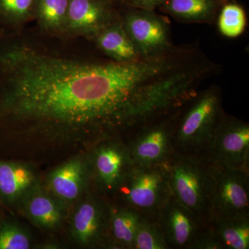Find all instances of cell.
<instances>
[{"instance_id": "6da1fadb", "label": "cell", "mask_w": 249, "mask_h": 249, "mask_svg": "<svg viewBox=\"0 0 249 249\" xmlns=\"http://www.w3.org/2000/svg\"><path fill=\"white\" fill-rule=\"evenodd\" d=\"M0 31V116L27 130L80 133L98 140L120 132L127 91L114 60L76 56L21 30Z\"/></svg>"}, {"instance_id": "7a4b0ae2", "label": "cell", "mask_w": 249, "mask_h": 249, "mask_svg": "<svg viewBox=\"0 0 249 249\" xmlns=\"http://www.w3.org/2000/svg\"><path fill=\"white\" fill-rule=\"evenodd\" d=\"M221 90L210 87L181 107L173 116L175 152L206 155L224 110Z\"/></svg>"}, {"instance_id": "3957f363", "label": "cell", "mask_w": 249, "mask_h": 249, "mask_svg": "<svg viewBox=\"0 0 249 249\" xmlns=\"http://www.w3.org/2000/svg\"><path fill=\"white\" fill-rule=\"evenodd\" d=\"M165 165L174 197L210 226L213 219L210 202L211 164L206 155L175 152Z\"/></svg>"}, {"instance_id": "277c9868", "label": "cell", "mask_w": 249, "mask_h": 249, "mask_svg": "<svg viewBox=\"0 0 249 249\" xmlns=\"http://www.w3.org/2000/svg\"><path fill=\"white\" fill-rule=\"evenodd\" d=\"M114 196L117 204L155 217L173 196L165 164L134 165Z\"/></svg>"}, {"instance_id": "5b68a950", "label": "cell", "mask_w": 249, "mask_h": 249, "mask_svg": "<svg viewBox=\"0 0 249 249\" xmlns=\"http://www.w3.org/2000/svg\"><path fill=\"white\" fill-rule=\"evenodd\" d=\"M155 217L170 249H222L210 226L173 196Z\"/></svg>"}, {"instance_id": "8992f818", "label": "cell", "mask_w": 249, "mask_h": 249, "mask_svg": "<svg viewBox=\"0 0 249 249\" xmlns=\"http://www.w3.org/2000/svg\"><path fill=\"white\" fill-rule=\"evenodd\" d=\"M206 157L211 165L249 170V124L224 111Z\"/></svg>"}, {"instance_id": "52a82bcc", "label": "cell", "mask_w": 249, "mask_h": 249, "mask_svg": "<svg viewBox=\"0 0 249 249\" xmlns=\"http://www.w3.org/2000/svg\"><path fill=\"white\" fill-rule=\"evenodd\" d=\"M213 218L249 215V170L211 165Z\"/></svg>"}, {"instance_id": "ba28073f", "label": "cell", "mask_w": 249, "mask_h": 249, "mask_svg": "<svg viewBox=\"0 0 249 249\" xmlns=\"http://www.w3.org/2000/svg\"><path fill=\"white\" fill-rule=\"evenodd\" d=\"M175 115L142 126L124 139L134 165H163L170 160L175 153Z\"/></svg>"}, {"instance_id": "9c48e42d", "label": "cell", "mask_w": 249, "mask_h": 249, "mask_svg": "<svg viewBox=\"0 0 249 249\" xmlns=\"http://www.w3.org/2000/svg\"><path fill=\"white\" fill-rule=\"evenodd\" d=\"M124 29L142 56L161 53L171 47L168 21L154 11L121 6Z\"/></svg>"}, {"instance_id": "30bf717a", "label": "cell", "mask_w": 249, "mask_h": 249, "mask_svg": "<svg viewBox=\"0 0 249 249\" xmlns=\"http://www.w3.org/2000/svg\"><path fill=\"white\" fill-rule=\"evenodd\" d=\"M121 7L108 0H70L65 37L93 40L103 29L120 22Z\"/></svg>"}, {"instance_id": "8fae6325", "label": "cell", "mask_w": 249, "mask_h": 249, "mask_svg": "<svg viewBox=\"0 0 249 249\" xmlns=\"http://www.w3.org/2000/svg\"><path fill=\"white\" fill-rule=\"evenodd\" d=\"M106 142L94 151L93 169L101 191L114 196L134 163L124 137H109Z\"/></svg>"}, {"instance_id": "7c38bea8", "label": "cell", "mask_w": 249, "mask_h": 249, "mask_svg": "<svg viewBox=\"0 0 249 249\" xmlns=\"http://www.w3.org/2000/svg\"><path fill=\"white\" fill-rule=\"evenodd\" d=\"M109 212L110 204H106L103 199L91 198L84 201L73 217L75 238L87 246L111 243Z\"/></svg>"}, {"instance_id": "4fadbf2b", "label": "cell", "mask_w": 249, "mask_h": 249, "mask_svg": "<svg viewBox=\"0 0 249 249\" xmlns=\"http://www.w3.org/2000/svg\"><path fill=\"white\" fill-rule=\"evenodd\" d=\"M223 4L219 0H166L159 8L181 22L213 23Z\"/></svg>"}, {"instance_id": "5bb4252c", "label": "cell", "mask_w": 249, "mask_h": 249, "mask_svg": "<svg viewBox=\"0 0 249 249\" xmlns=\"http://www.w3.org/2000/svg\"><path fill=\"white\" fill-rule=\"evenodd\" d=\"M143 215L137 210L119 204H110L109 237L113 245L133 249L134 237Z\"/></svg>"}, {"instance_id": "9a60e30c", "label": "cell", "mask_w": 249, "mask_h": 249, "mask_svg": "<svg viewBox=\"0 0 249 249\" xmlns=\"http://www.w3.org/2000/svg\"><path fill=\"white\" fill-rule=\"evenodd\" d=\"M210 227L222 249H249V215L213 217Z\"/></svg>"}, {"instance_id": "2e32d148", "label": "cell", "mask_w": 249, "mask_h": 249, "mask_svg": "<svg viewBox=\"0 0 249 249\" xmlns=\"http://www.w3.org/2000/svg\"><path fill=\"white\" fill-rule=\"evenodd\" d=\"M93 40L100 50L114 61H129L142 56L124 30L121 20L103 29Z\"/></svg>"}, {"instance_id": "e0dca14e", "label": "cell", "mask_w": 249, "mask_h": 249, "mask_svg": "<svg viewBox=\"0 0 249 249\" xmlns=\"http://www.w3.org/2000/svg\"><path fill=\"white\" fill-rule=\"evenodd\" d=\"M70 0H37L35 19L40 31L50 37H65Z\"/></svg>"}, {"instance_id": "ac0fdd59", "label": "cell", "mask_w": 249, "mask_h": 249, "mask_svg": "<svg viewBox=\"0 0 249 249\" xmlns=\"http://www.w3.org/2000/svg\"><path fill=\"white\" fill-rule=\"evenodd\" d=\"M85 175L83 162L73 160L53 172L49 183L56 196L66 200H73L81 192Z\"/></svg>"}, {"instance_id": "d6986e66", "label": "cell", "mask_w": 249, "mask_h": 249, "mask_svg": "<svg viewBox=\"0 0 249 249\" xmlns=\"http://www.w3.org/2000/svg\"><path fill=\"white\" fill-rule=\"evenodd\" d=\"M34 180V175L26 167L0 161V193L6 199H16L27 191Z\"/></svg>"}, {"instance_id": "ffe728a7", "label": "cell", "mask_w": 249, "mask_h": 249, "mask_svg": "<svg viewBox=\"0 0 249 249\" xmlns=\"http://www.w3.org/2000/svg\"><path fill=\"white\" fill-rule=\"evenodd\" d=\"M37 0H0V25L11 30H21L35 19Z\"/></svg>"}, {"instance_id": "44dd1931", "label": "cell", "mask_w": 249, "mask_h": 249, "mask_svg": "<svg viewBox=\"0 0 249 249\" xmlns=\"http://www.w3.org/2000/svg\"><path fill=\"white\" fill-rule=\"evenodd\" d=\"M217 18L219 32L226 37H238L245 30L247 16L245 9L232 1L222 5Z\"/></svg>"}, {"instance_id": "7402d4cb", "label": "cell", "mask_w": 249, "mask_h": 249, "mask_svg": "<svg viewBox=\"0 0 249 249\" xmlns=\"http://www.w3.org/2000/svg\"><path fill=\"white\" fill-rule=\"evenodd\" d=\"M133 249H170L155 217L142 215L136 232Z\"/></svg>"}, {"instance_id": "603a6c76", "label": "cell", "mask_w": 249, "mask_h": 249, "mask_svg": "<svg viewBox=\"0 0 249 249\" xmlns=\"http://www.w3.org/2000/svg\"><path fill=\"white\" fill-rule=\"evenodd\" d=\"M27 211L31 219L43 227H55L61 220V213L57 205L43 195L33 196L28 202Z\"/></svg>"}, {"instance_id": "cb8c5ba5", "label": "cell", "mask_w": 249, "mask_h": 249, "mask_svg": "<svg viewBox=\"0 0 249 249\" xmlns=\"http://www.w3.org/2000/svg\"><path fill=\"white\" fill-rule=\"evenodd\" d=\"M30 241L24 232L8 226L0 229V249H28Z\"/></svg>"}, {"instance_id": "d4e9b609", "label": "cell", "mask_w": 249, "mask_h": 249, "mask_svg": "<svg viewBox=\"0 0 249 249\" xmlns=\"http://www.w3.org/2000/svg\"><path fill=\"white\" fill-rule=\"evenodd\" d=\"M166 0H122L121 6L154 11Z\"/></svg>"}, {"instance_id": "484cf974", "label": "cell", "mask_w": 249, "mask_h": 249, "mask_svg": "<svg viewBox=\"0 0 249 249\" xmlns=\"http://www.w3.org/2000/svg\"><path fill=\"white\" fill-rule=\"evenodd\" d=\"M219 1L222 3V4H224V3H227L228 1H233V0H219Z\"/></svg>"}, {"instance_id": "4316f807", "label": "cell", "mask_w": 249, "mask_h": 249, "mask_svg": "<svg viewBox=\"0 0 249 249\" xmlns=\"http://www.w3.org/2000/svg\"><path fill=\"white\" fill-rule=\"evenodd\" d=\"M116 3L121 6V1H122V0H116Z\"/></svg>"}, {"instance_id": "83f0119b", "label": "cell", "mask_w": 249, "mask_h": 249, "mask_svg": "<svg viewBox=\"0 0 249 249\" xmlns=\"http://www.w3.org/2000/svg\"><path fill=\"white\" fill-rule=\"evenodd\" d=\"M108 1H114V2L116 3V0H108Z\"/></svg>"}]
</instances>
